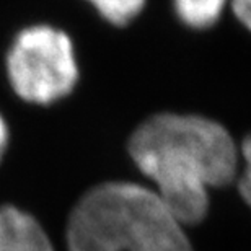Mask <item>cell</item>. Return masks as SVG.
Returning a JSON list of instances; mask_svg holds the SVG:
<instances>
[{"label":"cell","instance_id":"obj_5","mask_svg":"<svg viewBox=\"0 0 251 251\" xmlns=\"http://www.w3.org/2000/svg\"><path fill=\"white\" fill-rule=\"evenodd\" d=\"M227 0H175L178 17L191 28H209L217 22Z\"/></svg>","mask_w":251,"mask_h":251},{"label":"cell","instance_id":"obj_1","mask_svg":"<svg viewBox=\"0 0 251 251\" xmlns=\"http://www.w3.org/2000/svg\"><path fill=\"white\" fill-rule=\"evenodd\" d=\"M130 157L183 225L207 215L209 188H224L238 173V150L222 124L196 114L149 118L129 140Z\"/></svg>","mask_w":251,"mask_h":251},{"label":"cell","instance_id":"obj_7","mask_svg":"<svg viewBox=\"0 0 251 251\" xmlns=\"http://www.w3.org/2000/svg\"><path fill=\"white\" fill-rule=\"evenodd\" d=\"M240 153H242L245 167L238 178V189L242 198L245 199V202L251 207V134L245 137Z\"/></svg>","mask_w":251,"mask_h":251},{"label":"cell","instance_id":"obj_6","mask_svg":"<svg viewBox=\"0 0 251 251\" xmlns=\"http://www.w3.org/2000/svg\"><path fill=\"white\" fill-rule=\"evenodd\" d=\"M88 2L97 7L103 18L116 26L127 25L142 12L145 5V0H88Z\"/></svg>","mask_w":251,"mask_h":251},{"label":"cell","instance_id":"obj_9","mask_svg":"<svg viewBox=\"0 0 251 251\" xmlns=\"http://www.w3.org/2000/svg\"><path fill=\"white\" fill-rule=\"evenodd\" d=\"M7 142H8V129H7V124L3 121V118L0 116V160L3 157L5 149H7Z\"/></svg>","mask_w":251,"mask_h":251},{"label":"cell","instance_id":"obj_2","mask_svg":"<svg viewBox=\"0 0 251 251\" xmlns=\"http://www.w3.org/2000/svg\"><path fill=\"white\" fill-rule=\"evenodd\" d=\"M183 227L153 189L103 183L75 204L65 242L69 251H193Z\"/></svg>","mask_w":251,"mask_h":251},{"label":"cell","instance_id":"obj_8","mask_svg":"<svg viewBox=\"0 0 251 251\" xmlns=\"http://www.w3.org/2000/svg\"><path fill=\"white\" fill-rule=\"evenodd\" d=\"M232 8L237 18L251 31V0H232Z\"/></svg>","mask_w":251,"mask_h":251},{"label":"cell","instance_id":"obj_3","mask_svg":"<svg viewBox=\"0 0 251 251\" xmlns=\"http://www.w3.org/2000/svg\"><path fill=\"white\" fill-rule=\"evenodd\" d=\"M7 70L15 93L38 104L69 95L78 80L72 43L51 26L23 29L8 52Z\"/></svg>","mask_w":251,"mask_h":251},{"label":"cell","instance_id":"obj_4","mask_svg":"<svg viewBox=\"0 0 251 251\" xmlns=\"http://www.w3.org/2000/svg\"><path fill=\"white\" fill-rule=\"evenodd\" d=\"M0 251H54L41 224L13 205L0 207Z\"/></svg>","mask_w":251,"mask_h":251}]
</instances>
